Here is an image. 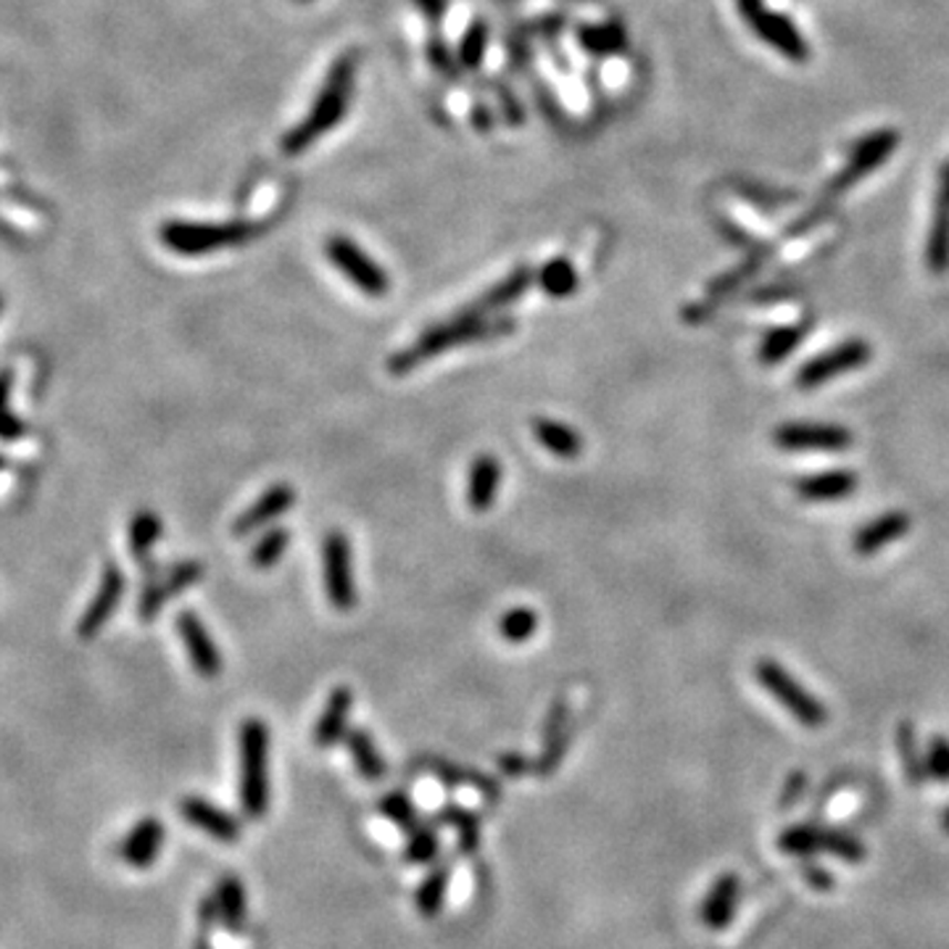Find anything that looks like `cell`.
I'll return each mask as SVG.
<instances>
[{
    "mask_svg": "<svg viewBox=\"0 0 949 949\" xmlns=\"http://www.w3.org/2000/svg\"><path fill=\"white\" fill-rule=\"evenodd\" d=\"M514 330L512 316H467L462 312L451 314V320L438 322L425 330L419 338L404 351H396L388 359V373L407 375L417 369L419 364L430 362L432 356L444 354L467 343H483L504 338Z\"/></svg>",
    "mask_w": 949,
    "mask_h": 949,
    "instance_id": "cell-1",
    "label": "cell"
},
{
    "mask_svg": "<svg viewBox=\"0 0 949 949\" xmlns=\"http://www.w3.org/2000/svg\"><path fill=\"white\" fill-rule=\"evenodd\" d=\"M354 74L356 53H346V56L335 61L320 95H316L312 108H309V114L283 137L285 156H301L304 150L312 148L320 137H325L330 129L338 125L348 108L351 91H354Z\"/></svg>",
    "mask_w": 949,
    "mask_h": 949,
    "instance_id": "cell-2",
    "label": "cell"
},
{
    "mask_svg": "<svg viewBox=\"0 0 949 949\" xmlns=\"http://www.w3.org/2000/svg\"><path fill=\"white\" fill-rule=\"evenodd\" d=\"M897 146H899V135L894 133V129H878V133H873L865 137V140H859L857 148L852 150L847 167L838 171L834 180L828 182V188H825L821 201L810 209V215L802 217L800 222L791 227V236H802V232H807L810 227L821 222V219L828 215L831 204H834L838 196H844L852 185H857L863 177H868L878 164H884Z\"/></svg>",
    "mask_w": 949,
    "mask_h": 949,
    "instance_id": "cell-3",
    "label": "cell"
},
{
    "mask_svg": "<svg viewBox=\"0 0 949 949\" xmlns=\"http://www.w3.org/2000/svg\"><path fill=\"white\" fill-rule=\"evenodd\" d=\"M261 230L264 225L246 222V219H236V222H180L177 219V222L161 225L158 238L180 257H206L219 249L249 243L261 236Z\"/></svg>",
    "mask_w": 949,
    "mask_h": 949,
    "instance_id": "cell-4",
    "label": "cell"
},
{
    "mask_svg": "<svg viewBox=\"0 0 949 949\" xmlns=\"http://www.w3.org/2000/svg\"><path fill=\"white\" fill-rule=\"evenodd\" d=\"M270 728L249 718L240 726V807L246 817H261L270 807Z\"/></svg>",
    "mask_w": 949,
    "mask_h": 949,
    "instance_id": "cell-5",
    "label": "cell"
},
{
    "mask_svg": "<svg viewBox=\"0 0 949 949\" xmlns=\"http://www.w3.org/2000/svg\"><path fill=\"white\" fill-rule=\"evenodd\" d=\"M754 678L765 686L770 697L779 701L781 707H786L791 718L804 728H821L828 720V710L810 693L804 686L796 680L786 667L773 663V659H760L754 665Z\"/></svg>",
    "mask_w": 949,
    "mask_h": 949,
    "instance_id": "cell-6",
    "label": "cell"
},
{
    "mask_svg": "<svg viewBox=\"0 0 949 949\" xmlns=\"http://www.w3.org/2000/svg\"><path fill=\"white\" fill-rule=\"evenodd\" d=\"M870 343L863 338H849L838 343V346L823 351V354L813 356L807 364H802L800 373H796V388L813 390L831 383L838 375L855 373V369L865 367V364L870 362Z\"/></svg>",
    "mask_w": 949,
    "mask_h": 949,
    "instance_id": "cell-7",
    "label": "cell"
},
{
    "mask_svg": "<svg viewBox=\"0 0 949 949\" xmlns=\"http://www.w3.org/2000/svg\"><path fill=\"white\" fill-rule=\"evenodd\" d=\"M325 253L330 259V264L335 267V270H341L346 278L359 288L362 293H367L369 299H383L385 293H388L390 280L388 274L380 264H375L373 259L364 253L359 246L354 243V240L343 238V236H333L327 240Z\"/></svg>",
    "mask_w": 949,
    "mask_h": 949,
    "instance_id": "cell-8",
    "label": "cell"
},
{
    "mask_svg": "<svg viewBox=\"0 0 949 949\" xmlns=\"http://www.w3.org/2000/svg\"><path fill=\"white\" fill-rule=\"evenodd\" d=\"M322 567L330 604L338 612H348L356 604V586L351 575V543L341 531H330L322 541Z\"/></svg>",
    "mask_w": 949,
    "mask_h": 949,
    "instance_id": "cell-9",
    "label": "cell"
},
{
    "mask_svg": "<svg viewBox=\"0 0 949 949\" xmlns=\"http://www.w3.org/2000/svg\"><path fill=\"white\" fill-rule=\"evenodd\" d=\"M773 441L783 451H847L852 432L831 423H786L773 432Z\"/></svg>",
    "mask_w": 949,
    "mask_h": 949,
    "instance_id": "cell-10",
    "label": "cell"
},
{
    "mask_svg": "<svg viewBox=\"0 0 949 949\" xmlns=\"http://www.w3.org/2000/svg\"><path fill=\"white\" fill-rule=\"evenodd\" d=\"M201 577H204V565L196 560L180 562V565L169 567L167 573L150 577L146 588H143L140 602H137V615H140V620L143 623L154 620L158 612L164 609V604L175 599V596H180L185 588L196 586Z\"/></svg>",
    "mask_w": 949,
    "mask_h": 949,
    "instance_id": "cell-11",
    "label": "cell"
},
{
    "mask_svg": "<svg viewBox=\"0 0 949 949\" xmlns=\"http://www.w3.org/2000/svg\"><path fill=\"white\" fill-rule=\"evenodd\" d=\"M125 575H122V570L116 565H108L103 570L98 591H95V596L87 604L85 615L80 617L77 623V636L82 642H93L95 636L103 630V625L114 617L116 607H119L122 596H125Z\"/></svg>",
    "mask_w": 949,
    "mask_h": 949,
    "instance_id": "cell-12",
    "label": "cell"
},
{
    "mask_svg": "<svg viewBox=\"0 0 949 949\" xmlns=\"http://www.w3.org/2000/svg\"><path fill=\"white\" fill-rule=\"evenodd\" d=\"M177 633H180V642L198 676L206 680L217 678L219 672H222V655H219L215 638L206 630L201 617H198L196 612H180V617H177Z\"/></svg>",
    "mask_w": 949,
    "mask_h": 949,
    "instance_id": "cell-13",
    "label": "cell"
},
{
    "mask_svg": "<svg viewBox=\"0 0 949 949\" xmlns=\"http://www.w3.org/2000/svg\"><path fill=\"white\" fill-rule=\"evenodd\" d=\"M570 739H573V726H570V701L567 697H556L554 705L549 707L546 726H543L541 754L533 762V770L539 775H552L560 762L565 760Z\"/></svg>",
    "mask_w": 949,
    "mask_h": 949,
    "instance_id": "cell-14",
    "label": "cell"
},
{
    "mask_svg": "<svg viewBox=\"0 0 949 949\" xmlns=\"http://www.w3.org/2000/svg\"><path fill=\"white\" fill-rule=\"evenodd\" d=\"M293 501H295V491L291 486L288 483L270 486L249 509H246V512L238 514V520L232 522V533H236L238 539H246V535L261 531L264 525H270V522L283 518L288 509L293 507Z\"/></svg>",
    "mask_w": 949,
    "mask_h": 949,
    "instance_id": "cell-15",
    "label": "cell"
},
{
    "mask_svg": "<svg viewBox=\"0 0 949 949\" xmlns=\"http://www.w3.org/2000/svg\"><path fill=\"white\" fill-rule=\"evenodd\" d=\"M180 813L192 828L204 831V834L217 838V842L232 844L240 838L238 817L225 813L222 807H217V804L204 800V796H185L180 802Z\"/></svg>",
    "mask_w": 949,
    "mask_h": 949,
    "instance_id": "cell-16",
    "label": "cell"
},
{
    "mask_svg": "<svg viewBox=\"0 0 949 949\" xmlns=\"http://www.w3.org/2000/svg\"><path fill=\"white\" fill-rule=\"evenodd\" d=\"M926 264L934 274H945L949 270V161L939 175L937 211H934L931 232H928Z\"/></svg>",
    "mask_w": 949,
    "mask_h": 949,
    "instance_id": "cell-17",
    "label": "cell"
},
{
    "mask_svg": "<svg viewBox=\"0 0 949 949\" xmlns=\"http://www.w3.org/2000/svg\"><path fill=\"white\" fill-rule=\"evenodd\" d=\"M533 280H535V272L531 267H520V270L507 274L504 280H499L493 288H488V291L480 295L478 301H472L470 306L459 309V312L467 316H493L497 312H501V309L512 306L520 295H525L528 288L533 285Z\"/></svg>",
    "mask_w": 949,
    "mask_h": 949,
    "instance_id": "cell-18",
    "label": "cell"
},
{
    "mask_svg": "<svg viewBox=\"0 0 949 949\" xmlns=\"http://www.w3.org/2000/svg\"><path fill=\"white\" fill-rule=\"evenodd\" d=\"M749 27H752V30L758 32L768 45H773L775 51L783 53V56L791 61H796V64H804V61L810 59L804 38L796 32V27L791 24L786 17H781V13H773L765 9Z\"/></svg>",
    "mask_w": 949,
    "mask_h": 949,
    "instance_id": "cell-19",
    "label": "cell"
},
{
    "mask_svg": "<svg viewBox=\"0 0 949 949\" xmlns=\"http://www.w3.org/2000/svg\"><path fill=\"white\" fill-rule=\"evenodd\" d=\"M425 768H428L430 773L444 783V786H449V789L470 786V789L478 791V794H483L488 802L501 800V783L497 779H491V775L480 773L478 768L459 765V762H449V760H441V758H428L425 760Z\"/></svg>",
    "mask_w": 949,
    "mask_h": 949,
    "instance_id": "cell-20",
    "label": "cell"
},
{
    "mask_svg": "<svg viewBox=\"0 0 949 949\" xmlns=\"http://www.w3.org/2000/svg\"><path fill=\"white\" fill-rule=\"evenodd\" d=\"M796 497L813 504H825V501H842L849 499L857 491V474L849 470H831L815 472L807 478H800L794 483Z\"/></svg>",
    "mask_w": 949,
    "mask_h": 949,
    "instance_id": "cell-21",
    "label": "cell"
},
{
    "mask_svg": "<svg viewBox=\"0 0 949 949\" xmlns=\"http://www.w3.org/2000/svg\"><path fill=\"white\" fill-rule=\"evenodd\" d=\"M351 705H354V693H351V689H346V686H338V689L330 691L325 710H322L320 720H316V726L312 731L314 747L330 749V747L338 744L343 736H346Z\"/></svg>",
    "mask_w": 949,
    "mask_h": 949,
    "instance_id": "cell-22",
    "label": "cell"
},
{
    "mask_svg": "<svg viewBox=\"0 0 949 949\" xmlns=\"http://www.w3.org/2000/svg\"><path fill=\"white\" fill-rule=\"evenodd\" d=\"M164 836H167V831L158 817H143L122 842V859L133 868H148L164 847Z\"/></svg>",
    "mask_w": 949,
    "mask_h": 949,
    "instance_id": "cell-23",
    "label": "cell"
},
{
    "mask_svg": "<svg viewBox=\"0 0 949 949\" xmlns=\"http://www.w3.org/2000/svg\"><path fill=\"white\" fill-rule=\"evenodd\" d=\"M910 531V518L905 512H886L882 518L870 520L868 525H863L852 539V546L859 556H873L882 549L891 546L894 541H899L903 535Z\"/></svg>",
    "mask_w": 949,
    "mask_h": 949,
    "instance_id": "cell-24",
    "label": "cell"
},
{
    "mask_svg": "<svg viewBox=\"0 0 949 949\" xmlns=\"http://www.w3.org/2000/svg\"><path fill=\"white\" fill-rule=\"evenodd\" d=\"M501 483V465L493 453H480L470 467V483H467V504L472 512L483 514L491 509L493 499L499 493Z\"/></svg>",
    "mask_w": 949,
    "mask_h": 949,
    "instance_id": "cell-25",
    "label": "cell"
},
{
    "mask_svg": "<svg viewBox=\"0 0 949 949\" xmlns=\"http://www.w3.org/2000/svg\"><path fill=\"white\" fill-rule=\"evenodd\" d=\"M343 741H346V749L351 760H354V768L359 770L364 781L377 783L385 779L388 765H385L380 749L375 747L373 736L364 731V728H351V731H346V736H343Z\"/></svg>",
    "mask_w": 949,
    "mask_h": 949,
    "instance_id": "cell-26",
    "label": "cell"
},
{
    "mask_svg": "<svg viewBox=\"0 0 949 949\" xmlns=\"http://www.w3.org/2000/svg\"><path fill=\"white\" fill-rule=\"evenodd\" d=\"M533 436L543 449L552 451L560 459H575L583 451V438L581 432L570 428V425L556 423V419L535 417L533 419Z\"/></svg>",
    "mask_w": 949,
    "mask_h": 949,
    "instance_id": "cell-27",
    "label": "cell"
},
{
    "mask_svg": "<svg viewBox=\"0 0 949 949\" xmlns=\"http://www.w3.org/2000/svg\"><path fill=\"white\" fill-rule=\"evenodd\" d=\"M215 899H217L219 918H222L227 931L232 934L243 931L246 920H249V905H246V889L243 884H240V878L238 876L219 878Z\"/></svg>",
    "mask_w": 949,
    "mask_h": 949,
    "instance_id": "cell-28",
    "label": "cell"
},
{
    "mask_svg": "<svg viewBox=\"0 0 949 949\" xmlns=\"http://www.w3.org/2000/svg\"><path fill=\"white\" fill-rule=\"evenodd\" d=\"M736 899H739V878L736 876H723L712 884L710 894L701 903V920L712 931L726 928L728 920L733 916Z\"/></svg>",
    "mask_w": 949,
    "mask_h": 949,
    "instance_id": "cell-29",
    "label": "cell"
},
{
    "mask_svg": "<svg viewBox=\"0 0 949 949\" xmlns=\"http://www.w3.org/2000/svg\"><path fill=\"white\" fill-rule=\"evenodd\" d=\"M451 873L449 868H436L423 878L415 891V907L423 918H436L444 910L446 894H449Z\"/></svg>",
    "mask_w": 949,
    "mask_h": 949,
    "instance_id": "cell-30",
    "label": "cell"
},
{
    "mask_svg": "<svg viewBox=\"0 0 949 949\" xmlns=\"http://www.w3.org/2000/svg\"><path fill=\"white\" fill-rule=\"evenodd\" d=\"M158 539H161V520L154 512H148V509L137 512L133 522H129V552H133L135 560L146 562Z\"/></svg>",
    "mask_w": 949,
    "mask_h": 949,
    "instance_id": "cell-31",
    "label": "cell"
},
{
    "mask_svg": "<svg viewBox=\"0 0 949 949\" xmlns=\"http://www.w3.org/2000/svg\"><path fill=\"white\" fill-rule=\"evenodd\" d=\"M535 280H539L541 291L552 299H567L577 288V272L567 259H552L549 264H543Z\"/></svg>",
    "mask_w": 949,
    "mask_h": 949,
    "instance_id": "cell-32",
    "label": "cell"
},
{
    "mask_svg": "<svg viewBox=\"0 0 949 949\" xmlns=\"http://www.w3.org/2000/svg\"><path fill=\"white\" fill-rule=\"evenodd\" d=\"M807 335V325H791V327H775L770 330L760 346V359L765 364H779L794 351Z\"/></svg>",
    "mask_w": 949,
    "mask_h": 949,
    "instance_id": "cell-33",
    "label": "cell"
},
{
    "mask_svg": "<svg viewBox=\"0 0 949 949\" xmlns=\"http://www.w3.org/2000/svg\"><path fill=\"white\" fill-rule=\"evenodd\" d=\"M438 821L451 825V828L457 831L459 849H462L465 855H472V852L478 849L480 823H478V817L470 813V810L459 807V804H446L441 813H438Z\"/></svg>",
    "mask_w": 949,
    "mask_h": 949,
    "instance_id": "cell-34",
    "label": "cell"
},
{
    "mask_svg": "<svg viewBox=\"0 0 949 949\" xmlns=\"http://www.w3.org/2000/svg\"><path fill=\"white\" fill-rule=\"evenodd\" d=\"M288 543H291V533L285 531V528H270L261 539L253 543L251 549V565L257 570H270L278 565L280 560H283Z\"/></svg>",
    "mask_w": 949,
    "mask_h": 949,
    "instance_id": "cell-35",
    "label": "cell"
},
{
    "mask_svg": "<svg viewBox=\"0 0 949 949\" xmlns=\"http://www.w3.org/2000/svg\"><path fill=\"white\" fill-rule=\"evenodd\" d=\"M535 628H539V615L531 607L509 609L499 620V636L509 644L531 642Z\"/></svg>",
    "mask_w": 949,
    "mask_h": 949,
    "instance_id": "cell-36",
    "label": "cell"
},
{
    "mask_svg": "<svg viewBox=\"0 0 949 949\" xmlns=\"http://www.w3.org/2000/svg\"><path fill=\"white\" fill-rule=\"evenodd\" d=\"M377 813H383V817H388L396 828L409 831V834L419 825L415 804H411L409 796L401 794V791H390V794H385L380 804H377Z\"/></svg>",
    "mask_w": 949,
    "mask_h": 949,
    "instance_id": "cell-37",
    "label": "cell"
},
{
    "mask_svg": "<svg viewBox=\"0 0 949 949\" xmlns=\"http://www.w3.org/2000/svg\"><path fill=\"white\" fill-rule=\"evenodd\" d=\"M581 43L583 48H588V51L594 53H615L620 51L625 43V32L620 24L609 22V24H599V27H586V30H581Z\"/></svg>",
    "mask_w": 949,
    "mask_h": 949,
    "instance_id": "cell-38",
    "label": "cell"
},
{
    "mask_svg": "<svg viewBox=\"0 0 949 949\" xmlns=\"http://www.w3.org/2000/svg\"><path fill=\"white\" fill-rule=\"evenodd\" d=\"M436 855H438L436 831L428 828V825H417V828L409 834V844H407V852H404V859L415 865H425Z\"/></svg>",
    "mask_w": 949,
    "mask_h": 949,
    "instance_id": "cell-39",
    "label": "cell"
},
{
    "mask_svg": "<svg viewBox=\"0 0 949 949\" xmlns=\"http://www.w3.org/2000/svg\"><path fill=\"white\" fill-rule=\"evenodd\" d=\"M11 396V375H0V438L3 441H19L24 436V423L13 415L9 407Z\"/></svg>",
    "mask_w": 949,
    "mask_h": 949,
    "instance_id": "cell-40",
    "label": "cell"
},
{
    "mask_svg": "<svg viewBox=\"0 0 949 949\" xmlns=\"http://www.w3.org/2000/svg\"><path fill=\"white\" fill-rule=\"evenodd\" d=\"M486 40H488V27L483 22H474L470 30L465 32L462 48H459V56H462L465 66L474 69L480 64V59H483L486 53Z\"/></svg>",
    "mask_w": 949,
    "mask_h": 949,
    "instance_id": "cell-41",
    "label": "cell"
},
{
    "mask_svg": "<svg viewBox=\"0 0 949 949\" xmlns=\"http://www.w3.org/2000/svg\"><path fill=\"white\" fill-rule=\"evenodd\" d=\"M897 744H899V754H903L907 775H910L912 783H920V779H924V762H920L916 754V733H912V726L907 723L899 726Z\"/></svg>",
    "mask_w": 949,
    "mask_h": 949,
    "instance_id": "cell-42",
    "label": "cell"
},
{
    "mask_svg": "<svg viewBox=\"0 0 949 949\" xmlns=\"http://www.w3.org/2000/svg\"><path fill=\"white\" fill-rule=\"evenodd\" d=\"M926 770L939 783H949V739L945 736H934L931 744H928Z\"/></svg>",
    "mask_w": 949,
    "mask_h": 949,
    "instance_id": "cell-43",
    "label": "cell"
},
{
    "mask_svg": "<svg viewBox=\"0 0 949 949\" xmlns=\"http://www.w3.org/2000/svg\"><path fill=\"white\" fill-rule=\"evenodd\" d=\"M499 770L509 779H518V775H525L528 770H533V762L520 752H507L499 754Z\"/></svg>",
    "mask_w": 949,
    "mask_h": 949,
    "instance_id": "cell-44",
    "label": "cell"
},
{
    "mask_svg": "<svg viewBox=\"0 0 949 949\" xmlns=\"http://www.w3.org/2000/svg\"><path fill=\"white\" fill-rule=\"evenodd\" d=\"M423 6L425 9H430L432 13H438L444 9V0H423Z\"/></svg>",
    "mask_w": 949,
    "mask_h": 949,
    "instance_id": "cell-45",
    "label": "cell"
},
{
    "mask_svg": "<svg viewBox=\"0 0 949 949\" xmlns=\"http://www.w3.org/2000/svg\"><path fill=\"white\" fill-rule=\"evenodd\" d=\"M945 821H947V828H949V813H947V817H945Z\"/></svg>",
    "mask_w": 949,
    "mask_h": 949,
    "instance_id": "cell-46",
    "label": "cell"
},
{
    "mask_svg": "<svg viewBox=\"0 0 949 949\" xmlns=\"http://www.w3.org/2000/svg\"><path fill=\"white\" fill-rule=\"evenodd\" d=\"M0 470H3V459H0Z\"/></svg>",
    "mask_w": 949,
    "mask_h": 949,
    "instance_id": "cell-47",
    "label": "cell"
},
{
    "mask_svg": "<svg viewBox=\"0 0 949 949\" xmlns=\"http://www.w3.org/2000/svg\"><path fill=\"white\" fill-rule=\"evenodd\" d=\"M0 309H3V299H0Z\"/></svg>",
    "mask_w": 949,
    "mask_h": 949,
    "instance_id": "cell-48",
    "label": "cell"
}]
</instances>
